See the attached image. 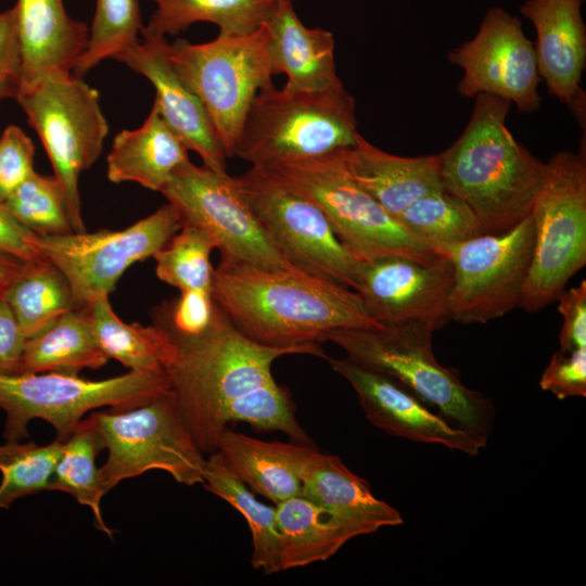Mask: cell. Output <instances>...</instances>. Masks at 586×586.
<instances>
[{
    "mask_svg": "<svg viewBox=\"0 0 586 586\" xmlns=\"http://www.w3.org/2000/svg\"><path fill=\"white\" fill-rule=\"evenodd\" d=\"M165 334L171 345L165 372L204 455L217 451L219 438L231 422L247 423L257 432L279 431L294 443L316 447L296 419L290 393L271 372L276 359L307 355L304 349L272 347L249 339L216 302L203 333Z\"/></svg>",
    "mask_w": 586,
    "mask_h": 586,
    "instance_id": "1",
    "label": "cell"
},
{
    "mask_svg": "<svg viewBox=\"0 0 586 586\" xmlns=\"http://www.w3.org/2000/svg\"><path fill=\"white\" fill-rule=\"evenodd\" d=\"M212 297L249 339L328 359L322 343L339 329L379 328L353 289L298 268L265 269L221 259Z\"/></svg>",
    "mask_w": 586,
    "mask_h": 586,
    "instance_id": "2",
    "label": "cell"
},
{
    "mask_svg": "<svg viewBox=\"0 0 586 586\" xmlns=\"http://www.w3.org/2000/svg\"><path fill=\"white\" fill-rule=\"evenodd\" d=\"M511 104L477 94L464 130L438 154L444 189L471 208L483 233L505 232L527 217L546 173V163L508 129Z\"/></svg>",
    "mask_w": 586,
    "mask_h": 586,
    "instance_id": "3",
    "label": "cell"
},
{
    "mask_svg": "<svg viewBox=\"0 0 586 586\" xmlns=\"http://www.w3.org/2000/svg\"><path fill=\"white\" fill-rule=\"evenodd\" d=\"M434 331L429 323L412 321L339 329L330 333L328 341L343 348L353 361L397 381L458 428L488 440L495 406L466 386L458 372L436 360Z\"/></svg>",
    "mask_w": 586,
    "mask_h": 586,
    "instance_id": "4",
    "label": "cell"
},
{
    "mask_svg": "<svg viewBox=\"0 0 586 586\" xmlns=\"http://www.w3.org/2000/svg\"><path fill=\"white\" fill-rule=\"evenodd\" d=\"M252 166L319 207L339 240L360 262L385 255L429 260L437 255L351 178L336 151Z\"/></svg>",
    "mask_w": 586,
    "mask_h": 586,
    "instance_id": "5",
    "label": "cell"
},
{
    "mask_svg": "<svg viewBox=\"0 0 586 586\" xmlns=\"http://www.w3.org/2000/svg\"><path fill=\"white\" fill-rule=\"evenodd\" d=\"M164 52L203 104L227 157L234 156L254 98L272 82L266 23L247 34L219 31L203 43L165 40Z\"/></svg>",
    "mask_w": 586,
    "mask_h": 586,
    "instance_id": "6",
    "label": "cell"
},
{
    "mask_svg": "<svg viewBox=\"0 0 586 586\" xmlns=\"http://www.w3.org/2000/svg\"><path fill=\"white\" fill-rule=\"evenodd\" d=\"M356 105L344 85L323 90L262 88L247 112L234 156L255 165L311 157L356 143Z\"/></svg>",
    "mask_w": 586,
    "mask_h": 586,
    "instance_id": "7",
    "label": "cell"
},
{
    "mask_svg": "<svg viewBox=\"0 0 586 586\" xmlns=\"http://www.w3.org/2000/svg\"><path fill=\"white\" fill-rule=\"evenodd\" d=\"M107 450L99 468L104 494L122 481L161 470L188 486L203 483L205 457L171 390L141 404L89 415Z\"/></svg>",
    "mask_w": 586,
    "mask_h": 586,
    "instance_id": "8",
    "label": "cell"
},
{
    "mask_svg": "<svg viewBox=\"0 0 586 586\" xmlns=\"http://www.w3.org/2000/svg\"><path fill=\"white\" fill-rule=\"evenodd\" d=\"M170 383L165 371L127 373L88 380L75 373H0V408L7 418L3 437H28V423L42 419L65 441L92 410L141 404L165 393Z\"/></svg>",
    "mask_w": 586,
    "mask_h": 586,
    "instance_id": "9",
    "label": "cell"
},
{
    "mask_svg": "<svg viewBox=\"0 0 586 586\" xmlns=\"http://www.w3.org/2000/svg\"><path fill=\"white\" fill-rule=\"evenodd\" d=\"M532 214L535 245L519 307L536 313L586 265V157L560 151L546 173Z\"/></svg>",
    "mask_w": 586,
    "mask_h": 586,
    "instance_id": "10",
    "label": "cell"
},
{
    "mask_svg": "<svg viewBox=\"0 0 586 586\" xmlns=\"http://www.w3.org/2000/svg\"><path fill=\"white\" fill-rule=\"evenodd\" d=\"M15 100L51 161L74 231H85L78 180L102 153L109 133L98 91L71 74L40 79L22 88Z\"/></svg>",
    "mask_w": 586,
    "mask_h": 586,
    "instance_id": "11",
    "label": "cell"
},
{
    "mask_svg": "<svg viewBox=\"0 0 586 586\" xmlns=\"http://www.w3.org/2000/svg\"><path fill=\"white\" fill-rule=\"evenodd\" d=\"M533 214L500 233L474 238L434 250L453 265L450 319L485 323L520 306L535 245Z\"/></svg>",
    "mask_w": 586,
    "mask_h": 586,
    "instance_id": "12",
    "label": "cell"
},
{
    "mask_svg": "<svg viewBox=\"0 0 586 586\" xmlns=\"http://www.w3.org/2000/svg\"><path fill=\"white\" fill-rule=\"evenodd\" d=\"M180 215L182 225L204 232L220 258L278 270L294 268L265 232L227 170L198 166L190 161L178 167L161 190Z\"/></svg>",
    "mask_w": 586,
    "mask_h": 586,
    "instance_id": "13",
    "label": "cell"
},
{
    "mask_svg": "<svg viewBox=\"0 0 586 586\" xmlns=\"http://www.w3.org/2000/svg\"><path fill=\"white\" fill-rule=\"evenodd\" d=\"M181 226L177 209L167 203L123 230L38 235L36 246L66 277L76 306H88L109 296L132 264L153 257Z\"/></svg>",
    "mask_w": 586,
    "mask_h": 586,
    "instance_id": "14",
    "label": "cell"
},
{
    "mask_svg": "<svg viewBox=\"0 0 586 586\" xmlns=\"http://www.w3.org/2000/svg\"><path fill=\"white\" fill-rule=\"evenodd\" d=\"M235 179L265 232L292 266L355 291L360 260L339 240L319 207L255 166Z\"/></svg>",
    "mask_w": 586,
    "mask_h": 586,
    "instance_id": "15",
    "label": "cell"
},
{
    "mask_svg": "<svg viewBox=\"0 0 586 586\" xmlns=\"http://www.w3.org/2000/svg\"><path fill=\"white\" fill-rule=\"evenodd\" d=\"M448 60L463 71L457 90L472 98L493 94L531 113L542 98L534 43L525 36L521 21L499 7L485 13L476 35L448 52Z\"/></svg>",
    "mask_w": 586,
    "mask_h": 586,
    "instance_id": "16",
    "label": "cell"
},
{
    "mask_svg": "<svg viewBox=\"0 0 586 586\" xmlns=\"http://www.w3.org/2000/svg\"><path fill=\"white\" fill-rule=\"evenodd\" d=\"M453 278V265L443 255L429 260L385 255L359 262L355 291L367 314L381 324L417 321L436 330L451 320Z\"/></svg>",
    "mask_w": 586,
    "mask_h": 586,
    "instance_id": "17",
    "label": "cell"
},
{
    "mask_svg": "<svg viewBox=\"0 0 586 586\" xmlns=\"http://www.w3.org/2000/svg\"><path fill=\"white\" fill-rule=\"evenodd\" d=\"M354 388L366 418L375 428L415 442L441 444L469 456L479 455L487 440L458 428L397 381L349 358L327 359Z\"/></svg>",
    "mask_w": 586,
    "mask_h": 586,
    "instance_id": "18",
    "label": "cell"
},
{
    "mask_svg": "<svg viewBox=\"0 0 586 586\" xmlns=\"http://www.w3.org/2000/svg\"><path fill=\"white\" fill-rule=\"evenodd\" d=\"M142 37L115 60L151 82L155 89L153 105L187 149L200 155L204 166L227 170L228 157L203 104L165 55L166 37Z\"/></svg>",
    "mask_w": 586,
    "mask_h": 586,
    "instance_id": "19",
    "label": "cell"
},
{
    "mask_svg": "<svg viewBox=\"0 0 586 586\" xmlns=\"http://www.w3.org/2000/svg\"><path fill=\"white\" fill-rule=\"evenodd\" d=\"M583 0H526L521 14L532 22L538 72L549 92L585 122V92L581 87L586 64Z\"/></svg>",
    "mask_w": 586,
    "mask_h": 586,
    "instance_id": "20",
    "label": "cell"
},
{
    "mask_svg": "<svg viewBox=\"0 0 586 586\" xmlns=\"http://www.w3.org/2000/svg\"><path fill=\"white\" fill-rule=\"evenodd\" d=\"M302 496L322 508L352 538L404 523L400 512L377 498L370 485L335 455L316 447L301 471Z\"/></svg>",
    "mask_w": 586,
    "mask_h": 586,
    "instance_id": "21",
    "label": "cell"
},
{
    "mask_svg": "<svg viewBox=\"0 0 586 586\" xmlns=\"http://www.w3.org/2000/svg\"><path fill=\"white\" fill-rule=\"evenodd\" d=\"M15 8L22 60L20 90L47 77L71 75L88 43L86 24L73 20L62 0H17Z\"/></svg>",
    "mask_w": 586,
    "mask_h": 586,
    "instance_id": "22",
    "label": "cell"
},
{
    "mask_svg": "<svg viewBox=\"0 0 586 586\" xmlns=\"http://www.w3.org/2000/svg\"><path fill=\"white\" fill-rule=\"evenodd\" d=\"M336 154L351 178L394 218L419 198L444 188L438 154H390L361 135Z\"/></svg>",
    "mask_w": 586,
    "mask_h": 586,
    "instance_id": "23",
    "label": "cell"
},
{
    "mask_svg": "<svg viewBox=\"0 0 586 586\" xmlns=\"http://www.w3.org/2000/svg\"><path fill=\"white\" fill-rule=\"evenodd\" d=\"M266 25L270 31L272 75L285 74L288 90H323L343 85L331 31L305 26L293 3L278 0Z\"/></svg>",
    "mask_w": 586,
    "mask_h": 586,
    "instance_id": "24",
    "label": "cell"
},
{
    "mask_svg": "<svg viewBox=\"0 0 586 586\" xmlns=\"http://www.w3.org/2000/svg\"><path fill=\"white\" fill-rule=\"evenodd\" d=\"M313 448L294 442L262 441L228 428L217 451L253 493L278 505L302 495L301 471Z\"/></svg>",
    "mask_w": 586,
    "mask_h": 586,
    "instance_id": "25",
    "label": "cell"
},
{
    "mask_svg": "<svg viewBox=\"0 0 586 586\" xmlns=\"http://www.w3.org/2000/svg\"><path fill=\"white\" fill-rule=\"evenodd\" d=\"M188 151L152 105L139 128L122 130L114 137L107 155V178L114 183L137 182L161 192L174 171L190 161Z\"/></svg>",
    "mask_w": 586,
    "mask_h": 586,
    "instance_id": "26",
    "label": "cell"
},
{
    "mask_svg": "<svg viewBox=\"0 0 586 586\" xmlns=\"http://www.w3.org/2000/svg\"><path fill=\"white\" fill-rule=\"evenodd\" d=\"M109 361L94 337L90 307L76 306L25 343L18 373H75Z\"/></svg>",
    "mask_w": 586,
    "mask_h": 586,
    "instance_id": "27",
    "label": "cell"
},
{
    "mask_svg": "<svg viewBox=\"0 0 586 586\" xmlns=\"http://www.w3.org/2000/svg\"><path fill=\"white\" fill-rule=\"evenodd\" d=\"M202 485L245 519L252 534V566L265 575L281 572V539L276 506L260 502L218 451L205 459Z\"/></svg>",
    "mask_w": 586,
    "mask_h": 586,
    "instance_id": "28",
    "label": "cell"
},
{
    "mask_svg": "<svg viewBox=\"0 0 586 586\" xmlns=\"http://www.w3.org/2000/svg\"><path fill=\"white\" fill-rule=\"evenodd\" d=\"M275 506L282 571L326 561L353 539L330 514L302 495Z\"/></svg>",
    "mask_w": 586,
    "mask_h": 586,
    "instance_id": "29",
    "label": "cell"
},
{
    "mask_svg": "<svg viewBox=\"0 0 586 586\" xmlns=\"http://www.w3.org/2000/svg\"><path fill=\"white\" fill-rule=\"evenodd\" d=\"M156 9L142 36H177L192 24L208 22L219 31L247 34L267 22L278 0H151Z\"/></svg>",
    "mask_w": 586,
    "mask_h": 586,
    "instance_id": "30",
    "label": "cell"
},
{
    "mask_svg": "<svg viewBox=\"0 0 586 586\" xmlns=\"http://www.w3.org/2000/svg\"><path fill=\"white\" fill-rule=\"evenodd\" d=\"M89 307L94 337L109 359L119 361L129 371H165L171 345L160 327L125 323L114 313L107 295L95 298Z\"/></svg>",
    "mask_w": 586,
    "mask_h": 586,
    "instance_id": "31",
    "label": "cell"
},
{
    "mask_svg": "<svg viewBox=\"0 0 586 586\" xmlns=\"http://www.w3.org/2000/svg\"><path fill=\"white\" fill-rule=\"evenodd\" d=\"M8 302L26 339L76 307L63 272L51 262H26L7 290Z\"/></svg>",
    "mask_w": 586,
    "mask_h": 586,
    "instance_id": "32",
    "label": "cell"
},
{
    "mask_svg": "<svg viewBox=\"0 0 586 586\" xmlns=\"http://www.w3.org/2000/svg\"><path fill=\"white\" fill-rule=\"evenodd\" d=\"M102 450L98 431L88 415L63 442L50 491L65 492L79 505L88 507L93 513L95 527L112 537V530L104 522L101 511V500L105 494L95 464L97 456Z\"/></svg>",
    "mask_w": 586,
    "mask_h": 586,
    "instance_id": "33",
    "label": "cell"
},
{
    "mask_svg": "<svg viewBox=\"0 0 586 586\" xmlns=\"http://www.w3.org/2000/svg\"><path fill=\"white\" fill-rule=\"evenodd\" d=\"M396 219L433 251L483 233L471 208L444 188L419 198Z\"/></svg>",
    "mask_w": 586,
    "mask_h": 586,
    "instance_id": "34",
    "label": "cell"
},
{
    "mask_svg": "<svg viewBox=\"0 0 586 586\" xmlns=\"http://www.w3.org/2000/svg\"><path fill=\"white\" fill-rule=\"evenodd\" d=\"M63 442L55 438L38 445L7 441L0 445V509H8L22 497L50 491Z\"/></svg>",
    "mask_w": 586,
    "mask_h": 586,
    "instance_id": "35",
    "label": "cell"
},
{
    "mask_svg": "<svg viewBox=\"0 0 586 586\" xmlns=\"http://www.w3.org/2000/svg\"><path fill=\"white\" fill-rule=\"evenodd\" d=\"M143 28L139 0H97L88 43L72 74L82 78L101 61L137 43Z\"/></svg>",
    "mask_w": 586,
    "mask_h": 586,
    "instance_id": "36",
    "label": "cell"
},
{
    "mask_svg": "<svg viewBox=\"0 0 586 586\" xmlns=\"http://www.w3.org/2000/svg\"><path fill=\"white\" fill-rule=\"evenodd\" d=\"M3 204L20 224L36 235L74 232L67 200L55 176L34 171Z\"/></svg>",
    "mask_w": 586,
    "mask_h": 586,
    "instance_id": "37",
    "label": "cell"
},
{
    "mask_svg": "<svg viewBox=\"0 0 586 586\" xmlns=\"http://www.w3.org/2000/svg\"><path fill=\"white\" fill-rule=\"evenodd\" d=\"M214 249V243L204 232L182 225L166 245L153 255L156 276L180 292L200 290L212 294L215 268L209 256Z\"/></svg>",
    "mask_w": 586,
    "mask_h": 586,
    "instance_id": "38",
    "label": "cell"
},
{
    "mask_svg": "<svg viewBox=\"0 0 586 586\" xmlns=\"http://www.w3.org/2000/svg\"><path fill=\"white\" fill-rule=\"evenodd\" d=\"M215 301L209 292L189 290L165 303L155 315L154 324L174 336H195L209 326Z\"/></svg>",
    "mask_w": 586,
    "mask_h": 586,
    "instance_id": "39",
    "label": "cell"
},
{
    "mask_svg": "<svg viewBox=\"0 0 586 586\" xmlns=\"http://www.w3.org/2000/svg\"><path fill=\"white\" fill-rule=\"evenodd\" d=\"M35 145L17 126L0 136V201L7 200L34 171Z\"/></svg>",
    "mask_w": 586,
    "mask_h": 586,
    "instance_id": "40",
    "label": "cell"
},
{
    "mask_svg": "<svg viewBox=\"0 0 586 586\" xmlns=\"http://www.w3.org/2000/svg\"><path fill=\"white\" fill-rule=\"evenodd\" d=\"M539 386L558 399L586 396V347L555 353L544 370Z\"/></svg>",
    "mask_w": 586,
    "mask_h": 586,
    "instance_id": "41",
    "label": "cell"
},
{
    "mask_svg": "<svg viewBox=\"0 0 586 586\" xmlns=\"http://www.w3.org/2000/svg\"><path fill=\"white\" fill-rule=\"evenodd\" d=\"M21 49L15 5L0 13V101L16 99L21 86Z\"/></svg>",
    "mask_w": 586,
    "mask_h": 586,
    "instance_id": "42",
    "label": "cell"
},
{
    "mask_svg": "<svg viewBox=\"0 0 586 586\" xmlns=\"http://www.w3.org/2000/svg\"><path fill=\"white\" fill-rule=\"evenodd\" d=\"M558 310L563 318L559 342L560 351L570 353L586 347V281L563 290L557 297Z\"/></svg>",
    "mask_w": 586,
    "mask_h": 586,
    "instance_id": "43",
    "label": "cell"
},
{
    "mask_svg": "<svg viewBox=\"0 0 586 586\" xmlns=\"http://www.w3.org/2000/svg\"><path fill=\"white\" fill-rule=\"evenodd\" d=\"M26 340L10 305L0 297V373L20 372Z\"/></svg>",
    "mask_w": 586,
    "mask_h": 586,
    "instance_id": "44",
    "label": "cell"
},
{
    "mask_svg": "<svg viewBox=\"0 0 586 586\" xmlns=\"http://www.w3.org/2000/svg\"><path fill=\"white\" fill-rule=\"evenodd\" d=\"M37 238L0 201V250L26 262L47 260L36 246Z\"/></svg>",
    "mask_w": 586,
    "mask_h": 586,
    "instance_id": "45",
    "label": "cell"
},
{
    "mask_svg": "<svg viewBox=\"0 0 586 586\" xmlns=\"http://www.w3.org/2000/svg\"><path fill=\"white\" fill-rule=\"evenodd\" d=\"M25 263L26 260L0 250V297L4 296Z\"/></svg>",
    "mask_w": 586,
    "mask_h": 586,
    "instance_id": "46",
    "label": "cell"
},
{
    "mask_svg": "<svg viewBox=\"0 0 586 586\" xmlns=\"http://www.w3.org/2000/svg\"><path fill=\"white\" fill-rule=\"evenodd\" d=\"M280 1H289V2H292V3H293V2L296 1V0H280Z\"/></svg>",
    "mask_w": 586,
    "mask_h": 586,
    "instance_id": "47",
    "label": "cell"
}]
</instances>
